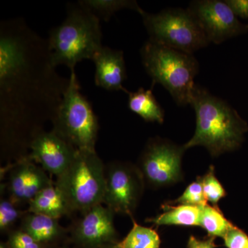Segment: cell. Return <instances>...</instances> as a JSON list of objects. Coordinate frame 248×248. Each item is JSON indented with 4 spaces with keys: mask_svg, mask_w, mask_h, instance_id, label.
<instances>
[{
    "mask_svg": "<svg viewBox=\"0 0 248 248\" xmlns=\"http://www.w3.org/2000/svg\"><path fill=\"white\" fill-rule=\"evenodd\" d=\"M0 248H10V247L7 243L1 242Z\"/></svg>",
    "mask_w": 248,
    "mask_h": 248,
    "instance_id": "f546056e",
    "label": "cell"
},
{
    "mask_svg": "<svg viewBox=\"0 0 248 248\" xmlns=\"http://www.w3.org/2000/svg\"><path fill=\"white\" fill-rule=\"evenodd\" d=\"M79 4L91 11L99 20L105 22L121 10H133L140 14L143 11L136 1L132 0H81Z\"/></svg>",
    "mask_w": 248,
    "mask_h": 248,
    "instance_id": "d6986e66",
    "label": "cell"
},
{
    "mask_svg": "<svg viewBox=\"0 0 248 248\" xmlns=\"http://www.w3.org/2000/svg\"><path fill=\"white\" fill-rule=\"evenodd\" d=\"M29 148L31 153L27 157L40 163L42 169L57 178L69 167L78 150L53 130L37 133Z\"/></svg>",
    "mask_w": 248,
    "mask_h": 248,
    "instance_id": "7c38bea8",
    "label": "cell"
},
{
    "mask_svg": "<svg viewBox=\"0 0 248 248\" xmlns=\"http://www.w3.org/2000/svg\"><path fill=\"white\" fill-rule=\"evenodd\" d=\"M11 199H1L0 202V231L1 232L8 231L23 215Z\"/></svg>",
    "mask_w": 248,
    "mask_h": 248,
    "instance_id": "cb8c5ba5",
    "label": "cell"
},
{
    "mask_svg": "<svg viewBox=\"0 0 248 248\" xmlns=\"http://www.w3.org/2000/svg\"><path fill=\"white\" fill-rule=\"evenodd\" d=\"M98 248H119L117 247V244H109L106 246H102Z\"/></svg>",
    "mask_w": 248,
    "mask_h": 248,
    "instance_id": "f1b7e54d",
    "label": "cell"
},
{
    "mask_svg": "<svg viewBox=\"0 0 248 248\" xmlns=\"http://www.w3.org/2000/svg\"><path fill=\"white\" fill-rule=\"evenodd\" d=\"M100 20L78 3L70 5L65 20L48 39L53 66L65 65L75 71L78 62L93 60L102 45Z\"/></svg>",
    "mask_w": 248,
    "mask_h": 248,
    "instance_id": "3957f363",
    "label": "cell"
},
{
    "mask_svg": "<svg viewBox=\"0 0 248 248\" xmlns=\"http://www.w3.org/2000/svg\"><path fill=\"white\" fill-rule=\"evenodd\" d=\"M53 184L45 170L36 166L27 156L22 158L10 172V199L17 204L29 203L40 191Z\"/></svg>",
    "mask_w": 248,
    "mask_h": 248,
    "instance_id": "4fadbf2b",
    "label": "cell"
},
{
    "mask_svg": "<svg viewBox=\"0 0 248 248\" xmlns=\"http://www.w3.org/2000/svg\"><path fill=\"white\" fill-rule=\"evenodd\" d=\"M142 63L153 80L151 88L160 84L178 106L190 104L195 77L200 70L192 54L184 53L148 40L141 48Z\"/></svg>",
    "mask_w": 248,
    "mask_h": 248,
    "instance_id": "277c9868",
    "label": "cell"
},
{
    "mask_svg": "<svg viewBox=\"0 0 248 248\" xmlns=\"http://www.w3.org/2000/svg\"><path fill=\"white\" fill-rule=\"evenodd\" d=\"M206 199L204 195L203 186L201 177L197 178L195 182L187 186L179 198L172 202H168L170 205H189L195 206H204L207 205Z\"/></svg>",
    "mask_w": 248,
    "mask_h": 248,
    "instance_id": "7402d4cb",
    "label": "cell"
},
{
    "mask_svg": "<svg viewBox=\"0 0 248 248\" xmlns=\"http://www.w3.org/2000/svg\"><path fill=\"white\" fill-rule=\"evenodd\" d=\"M21 230L42 245L55 241L63 232L57 218L33 213L23 218Z\"/></svg>",
    "mask_w": 248,
    "mask_h": 248,
    "instance_id": "e0dca14e",
    "label": "cell"
},
{
    "mask_svg": "<svg viewBox=\"0 0 248 248\" xmlns=\"http://www.w3.org/2000/svg\"></svg>",
    "mask_w": 248,
    "mask_h": 248,
    "instance_id": "4dcf8cb0",
    "label": "cell"
},
{
    "mask_svg": "<svg viewBox=\"0 0 248 248\" xmlns=\"http://www.w3.org/2000/svg\"><path fill=\"white\" fill-rule=\"evenodd\" d=\"M128 108L147 122H164V110L155 99L153 88L145 90L140 88L135 92L128 93Z\"/></svg>",
    "mask_w": 248,
    "mask_h": 248,
    "instance_id": "ac0fdd59",
    "label": "cell"
},
{
    "mask_svg": "<svg viewBox=\"0 0 248 248\" xmlns=\"http://www.w3.org/2000/svg\"><path fill=\"white\" fill-rule=\"evenodd\" d=\"M200 226L206 231L210 238L215 239L224 237L234 225L227 219L218 207L207 204L202 208Z\"/></svg>",
    "mask_w": 248,
    "mask_h": 248,
    "instance_id": "ffe728a7",
    "label": "cell"
},
{
    "mask_svg": "<svg viewBox=\"0 0 248 248\" xmlns=\"http://www.w3.org/2000/svg\"><path fill=\"white\" fill-rule=\"evenodd\" d=\"M27 212L57 219L72 213L63 194L55 184L46 187L37 194L29 202Z\"/></svg>",
    "mask_w": 248,
    "mask_h": 248,
    "instance_id": "9a60e30c",
    "label": "cell"
},
{
    "mask_svg": "<svg viewBox=\"0 0 248 248\" xmlns=\"http://www.w3.org/2000/svg\"><path fill=\"white\" fill-rule=\"evenodd\" d=\"M60 189L71 212L86 213L104 202L106 171L96 151L77 150L69 167L57 178Z\"/></svg>",
    "mask_w": 248,
    "mask_h": 248,
    "instance_id": "5b68a950",
    "label": "cell"
},
{
    "mask_svg": "<svg viewBox=\"0 0 248 248\" xmlns=\"http://www.w3.org/2000/svg\"><path fill=\"white\" fill-rule=\"evenodd\" d=\"M133 227L128 235L120 243L119 248H159V234L151 228L140 226L133 218Z\"/></svg>",
    "mask_w": 248,
    "mask_h": 248,
    "instance_id": "44dd1931",
    "label": "cell"
},
{
    "mask_svg": "<svg viewBox=\"0 0 248 248\" xmlns=\"http://www.w3.org/2000/svg\"><path fill=\"white\" fill-rule=\"evenodd\" d=\"M236 17L248 18V0H225Z\"/></svg>",
    "mask_w": 248,
    "mask_h": 248,
    "instance_id": "4316f807",
    "label": "cell"
},
{
    "mask_svg": "<svg viewBox=\"0 0 248 248\" xmlns=\"http://www.w3.org/2000/svg\"><path fill=\"white\" fill-rule=\"evenodd\" d=\"M185 151L184 146L166 139H151L142 153L138 166L145 183L159 188L182 180V158Z\"/></svg>",
    "mask_w": 248,
    "mask_h": 248,
    "instance_id": "ba28073f",
    "label": "cell"
},
{
    "mask_svg": "<svg viewBox=\"0 0 248 248\" xmlns=\"http://www.w3.org/2000/svg\"><path fill=\"white\" fill-rule=\"evenodd\" d=\"M7 244L10 248H44V245L37 242L22 230L12 232L9 235Z\"/></svg>",
    "mask_w": 248,
    "mask_h": 248,
    "instance_id": "d4e9b609",
    "label": "cell"
},
{
    "mask_svg": "<svg viewBox=\"0 0 248 248\" xmlns=\"http://www.w3.org/2000/svg\"><path fill=\"white\" fill-rule=\"evenodd\" d=\"M53 130L78 150L95 151L99 123L91 104L80 92L76 71L53 121Z\"/></svg>",
    "mask_w": 248,
    "mask_h": 248,
    "instance_id": "8992f818",
    "label": "cell"
},
{
    "mask_svg": "<svg viewBox=\"0 0 248 248\" xmlns=\"http://www.w3.org/2000/svg\"><path fill=\"white\" fill-rule=\"evenodd\" d=\"M203 186L204 195L207 202L217 206V203L221 199L226 197V192L221 183L217 179L215 174V169L211 166L208 172L201 177Z\"/></svg>",
    "mask_w": 248,
    "mask_h": 248,
    "instance_id": "603a6c76",
    "label": "cell"
},
{
    "mask_svg": "<svg viewBox=\"0 0 248 248\" xmlns=\"http://www.w3.org/2000/svg\"><path fill=\"white\" fill-rule=\"evenodd\" d=\"M215 246L214 238L202 241V240L197 239L193 236H190L188 244H187L188 248H214Z\"/></svg>",
    "mask_w": 248,
    "mask_h": 248,
    "instance_id": "83f0119b",
    "label": "cell"
},
{
    "mask_svg": "<svg viewBox=\"0 0 248 248\" xmlns=\"http://www.w3.org/2000/svg\"><path fill=\"white\" fill-rule=\"evenodd\" d=\"M144 179L138 166L129 163L111 164L106 172L104 202L114 213L133 215L141 200Z\"/></svg>",
    "mask_w": 248,
    "mask_h": 248,
    "instance_id": "9c48e42d",
    "label": "cell"
},
{
    "mask_svg": "<svg viewBox=\"0 0 248 248\" xmlns=\"http://www.w3.org/2000/svg\"><path fill=\"white\" fill-rule=\"evenodd\" d=\"M187 10L194 16L209 43L219 45L248 32V25L239 22L225 1L195 0Z\"/></svg>",
    "mask_w": 248,
    "mask_h": 248,
    "instance_id": "30bf717a",
    "label": "cell"
},
{
    "mask_svg": "<svg viewBox=\"0 0 248 248\" xmlns=\"http://www.w3.org/2000/svg\"><path fill=\"white\" fill-rule=\"evenodd\" d=\"M227 248H248V236L236 226L232 228L224 237Z\"/></svg>",
    "mask_w": 248,
    "mask_h": 248,
    "instance_id": "484cf974",
    "label": "cell"
},
{
    "mask_svg": "<svg viewBox=\"0 0 248 248\" xmlns=\"http://www.w3.org/2000/svg\"><path fill=\"white\" fill-rule=\"evenodd\" d=\"M140 15L149 40L155 43L192 55L210 44L187 9L170 8L156 14L143 11Z\"/></svg>",
    "mask_w": 248,
    "mask_h": 248,
    "instance_id": "52a82bcc",
    "label": "cell"
},
{
    "mask_svg": "<svg viewBox=\"0 0 248 248\" xmlns=\"http://www.w3.org/2000/svg\"><path fill=\"white\" fill-rule=\"evenodd\" d=\"M69 79L55 71L48 40L22 19L0 26V119L3 146L22 151L53 121Z\"/></svg>",
    "mask_w": 248,
    "mask_h": 248,
    "instance_id": "6da1fadb",
    "label": "cell"
},
{
    "mask_svg": "<svg viewBox=\"0 0 248 248\" xmlns=\"http://www.w3.org/2000/svg\"><path fill=\"white\" fill-rule=\"evenodd\" d=\"M95 65L96 86L110 91H129L123 86L126 79V68L124 53L107 46L101 47L93 58Z\"/></svg>",
    "mask_w": 248,
    "mask_h": 248,
    "instance_id": "5bb4252c",
    "label": "cell"
},
{
    "mask_svg": "<svg viewBox=\"0 0 248 248\" xmlns=\"http://www.w3.org/2000/svg\"><path fill=\"white\" fill-rule=\"evenodd\" d=\"M202 206L164 204L163 213L146 222L156 226H200Z\"/></svg>",
    "mask_w": 248,
    "mask_h": 248,
    "instance_id": "2e32d148",
    "label": "cell"
},
{
    "mask_svg": "<svg viewBox=\"0 0 248 248\" xmlns=\"http://www.w3.org/2000/svg\"><path fill=\"white\" fill-rule=\"evenodd\" d=\"M114 214L102 204L90 209L83 213L82 218L75 225L72 232L73 239L77 244L88 248L117 244Z\"/></svg>",
    "mask_w": 248,
    "mask_h": 248,
    "instance_id": "8fae6325",
    "label": "cell"
},
{
    "mask_svg": "<svg viewBox=\"0 0 248 248\" xmlns=\"http://www.w3.org/2000/svg\"><path fill=\"white\" fill-rule=\"evenodd\" d=\"M190 104L195 111L196 130L184 145L186 150L203 146L217 157L241 146L248 124L228 102L195 84Z\"/></svg>",
    "mask_w": 248,
    "mask_h": 248,
    "instance_id": "7a4b0ae2",
    "label": "cell"
}]
</instances>
